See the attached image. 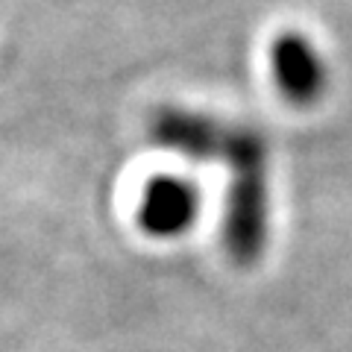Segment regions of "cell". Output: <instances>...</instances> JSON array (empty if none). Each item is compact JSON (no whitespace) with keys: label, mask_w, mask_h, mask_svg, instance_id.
<instances>
[{"label":"cell","mask_w":352,"mask_h":352,"mask_svg":"<svg viewBox=\"0 0 352 352\" xmlns=\"http://www.w3.org/2000/svg\"><path fill=\"white\" fill-rule=\"evenodd\" d=\"M223 159L229 164L223 247L232 264L252 267V264L261 261L270 235L267 141L252 126H229Z\"/></svg>","instance_id":"6da1fadb"},{"label":"cell","mask_w":352,"mask_h":352,"mask_svg":"<svg viewBox=\"0 0 352 352\" xmlns=\"http://www.w3.org/2000/svg\"><path fill=\"white\" fill-rule=\"evenodd\" d=\"M270 76L279 94L294 106H314L326 94L329 71L317 50V44L300 30H285L273 36L270 50Z\"/></svg>","instance_id":"7a4b0ae2"},{"label":"cell","mask_w":352,"mask_h":352,"mask_svg":"<svg viewBox=\"0 0 352 352\" xmlns=\"http://www.w3.org/2000/svg\"><path fill=\"white\" fill-rule=\"evenodd\" d=\"M150 135L162 150H170L182 159L212 162V159H223L229 124H220L217 118L197 112V109L164 106L153 118Z\"/></svg>","instance_id":"3957f363"},{"label":"cell","mask_w":352,"mask_h":352,"mask_svg":"<svg viewBox=\"0 0 352 352\" xmlns=\"http://www.w3.org/2000/svg\"><path fill=\"white\" fill-rule=\"evenodd\" d=\"M200 217V191L182 176H153L138 203V226L150 238H179Z\"/></svg>","instance_id":"277c9868"}]
</instances>
